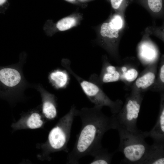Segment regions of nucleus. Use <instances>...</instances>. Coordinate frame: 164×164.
Returning a JSON list of instances; mask_svg holds the SVG:
<instances>
[{"label":"nucleus","mask_w":164,"mask_h":164,"mask_svg":"<svg viewBox=\"0 0 164 164\" xmlns=\"http://www.w3.org/2000/svg\"><path fill=\"white\" fill-rule=\"evenodd\" d=\"M126 70L121 74V79L126 85H129L133 83L139 74L138 68L134 65L125 63Z\"/></svg>","instance_id":"nucleus-16"},{"label":"nucleus","mask_w":164,"mask_h":164,"mask_svg":"<svg viewBox=\"0 0 164 164\" xmlns=\"http://www.w3.org/2000/svg\"><path fill=\"white\" fill-rule=\"evenodd\" d=\"M109 22L119 30H120L122 27L123 20L121 16L119 15H116L114 16Z\"/></svg>","instance_id":"nucleus-20"},{"label":"nucleus","mask_w":164,"mask_h":164,"mask_svg":"<svg viewBox=\"0 0 164 164\" xmlns=\"http://www.w3.org/2000/svg\"><path fill=\"white\" fill-rule=\"evenodd\" d=\"M163 56L161 59L158 72L155 82L149 90L153 92L164 91V60Z\"/></svg>","instance_id":"nucleus-15"},{"label":"nucleus","mask_w":164,"mask_h":164,"mask_svg":"<svg viewBox=\"0 0 164 164\" xmlns=\"http://www.w3.org/2000/svg\"><path fill=\"white\" fill-rule=\"evenodd\" d=\"M119 31L120 30L109 22L104 23L102 24L101 28L100 33L103 37L110 39H115L118 37Z\"/></svg>","instance_id":"nucleus-17"},{"label":"nucleus","mask_w":164,"mask_h":164,"mask_svg":"<svg viewBox=\"0 0 164 164\" xmlns=\"http://www.w3.org/2000/svg\"><path fill=\"white\" fill-rule=\"evenodd\" d=\"M120 142L118 150L122 152L124 159L121 162L142 164L149 145L145 141V131L139 130L132 132L118 127Z\"/></svg>","instance_id":"nucleus-3"},{"label":"nucleus","mask_w":164,"mask_h":164,"mask_svg":"<svg viewBox=\"0 0 164 164\" xmlns=\"http://www.w3.org/2000/svg\"><path fill=\"white\" fill-rule=\"evenodd\" d=\"M76 20L72 17H66L59 20L56 24L57 28L60 31L67 30L74 26Z\"/></svg>","instance_id":"nucleus-18"},{"label":"nucleus","mask_w":164,"mask_h":164,"mask_svg":"<svg viewBox=\"0 0 164 164\" xmlns=\"http://www.w3.org/2000/svg\"><path fill=\"white\" fill-rule=\"evenodd\" d=\"M149 8L153 12H160L162 7V0H147Z\"/></svg>","instance_id":"nucleus-19"},{"label":"nucleus","mask_w":164,"mask_h":164,"mask_svg":"<svg viewBox=\"0 0 164 164\" xmlns=\"http://www.w3.org/2000/svg\"><path fill=\"white\" fill-rule=\"evenodd\" d=\"M68 0L70 1H73L74 0Z\"/></svg>","instance_id":"nucleus-23"},{"label":"nucleus","mask_w":164,"mask_h":164,"mask_svg":"<svg viewBox=\"0 0 164 164\" xmlns=\"http://www.w3.org/2000/svg\"><path fill=\"white\" fill-rule=\"evenodd\" d=\"M116 152L109 153L107 149L102 148L92 156L93 160L90 163L91 164H110L113 156Z\"/></svg>","instance_id":"nucleus-14"},{"label":"nucleus","mask_w":164,"mask_h":164,"mask_svg":"<svg viewBox=\"0 0 164 164\" xmlns=\"http://www.w3.org/2000/svg\"><path fill=\"white\" fill-rule=\"evenodd\" d=\"M124 0H110L112 7L115 9H118Z\"/></svg>","instance_id":"nucleus-21"},{"label":"nucleus","mask_w":164,"mask_h":164,"mask_svg":"<svg viewBox=\"0 0 164 164\" xmlns=\"http://www.w3.org/2000/svg\"><path fill=\"white\" fill-rule=\"evenodd\" d=\"M43 97L42 113L47 120L54 119L57 114L55 97L48 93H45Z\"/></svg>","instance_id":"nucleus-11"},{"label":"nucleus","mask_w":164,"mask_h":164,"mask_svg":"<svg viewBox=\"0 0 164 164\" xmlns=\"http://www.w3.org/2000/svg\"><path fill=\"white\" fill-rule=\"evenodd\" d=\"M76 109L74 105L71 106L69 112L59 119L50 131L47 140L39 146L41 152L39 156L40 159L50 160V154L55 152H68L67 145Z\"/></svg>","instance_id":"nucleus-2"},{"label":"nucleus","mask_w":164,"mask_h":164,"mask_svg":"<svg viewBox=\"0 0 164 164\" xmlns=\"http://www.w3.org/2000/svg\"><path fill=\"white\" fill-rule=\"evenodd\" d=\"M164 142L149 145L142 164H164Z\"/></svg>","instance_id":"nucleus-10"},{"label":"nucleus","mask_w":164,"mask_h":164,"mask_svg":"<svg viewBox=\"0 0 164 164\" xmlns=\"http://www.w3.org/2000/svg\"><path fill=\"white\" fill-rule=\"evenodd\" d=\"M157 67V60L150 63L131 85V91L144 93L149 90L155 80Z\"/></svg>","instance_id":"nucleus-6"},{"label":"nucleus","mask_w":164,"mask_h":164,"mask_svg":"<svg viewBox=\"0 0 164 164\" xmlns=\"http://www.w3.org/2000/svg\"><path fill=\"white\" fill-rule=\"evenodd\" d=\"M7 1V0H0V8L6 4Z\"/></svg>","instance_id":"nucleus-22"},{"label":"nucleus","mask_w":164,"mask_h":164,"mask_svg":"<svg viewBox=\"0 0 164 164\" xmlns=\"http://www.w3.org/2000/svg\"><path fill=\"white\" fill-rule=\"evenodd\" d=\"M46 121L42 113L32 111L21 116L11 126L14 131L24 129H36L43 127Z\"/></svg>","instance_id":"nucleus-8"},{"label":"nucleus","mask_w":164,"mask_h":164,"mask_svg":"<svg viewBox=\"0 0 164 164\" xmlns=\"http://www.w3.org/2000/svg\"><path fill=\"white\" fill-rule=\"evenodd\" d=\"M144 93L131 91L126 95L124 104L119 111L111 116L116 127L135 132L139 130L137 122Z\"/></svg>","instance_id":"nucleus-5"},{"label":"nucleus","mask_w":164,"mask_h":164,"mask_svg":"<svg viewBox=\"0 0 164 164\" xmlns=\"http://www.w3.org/2000/svg\"><path fill=\"white\" fill-rule=\"evenodd\" d=\"M160 101L159 113L155 124L149 132L145 131L146 137H150L154 142H164V93H160Z\"/></svg>","instance_id":"nucleus-9"},{"label":"nucleus","mask_w":164,"mask_h":164,"mask_svg":"<svg viewBox=\"0 0 164 164\" xmlns=\"http://www.w3.org/2000/svg\"><path fill=\"white\" fill-rule=\"evenodd\" d=\"M102 108L94 106L76 109V116L80 118L82 126L74 147L68 155L67 163L78 164L80 158L88 155L92 156L103 147L101 141L105 133L116 129L111 116L104 114Z\"/></svg>","instance_id":"nucleus-1"},{"label":"nucleus","mask_w":164,"mask_h":164,"mask_svg":"<svg viewBox=\"0 0 164 164\" xmlns=\"http://www.w3.org/2000/svg\"><path fill=\"white\" fill-rule=\"evenodd\" d=\"M49 78L53 85L58 89H65L70 80V73L66 69H57L52 72Z\"/></svg>","instance_id":"nucleus-12"},{"label":"nucleus","mask_w":164,"mask_h":164,"mask_svg":"<svg viewBox=\"0 0 164 164\" xmlns=\"http://www.w3.org/2000/svg\"><path fill=\"white\" fill-rule=\"evenodd\" d=\"M121 73L118 67L112 65L106 59L103 60L102 68L99 76L91 75L89 80L95 82L102 87L106 83L115 82L121 79Z\"/></svg>","instance_id":"nucleus-7"},{"label":"nucleus","mask_w":164,"mask_h":164,"mask_svg":"<svg viewBox=\"0 0 164 164\" xmlns=\"http://www.w3.org/2000/svg\"><path fill=\"white\" fill-rule=\"evenodd\" d=\"M62 65L75 78L84 93L95 106L108 107L113 114L119 111L123 104L121 100H112L103 91L102 86L95 82L86 80L76 74L71 69L70 61L63 60Z\"/></svg>","instance_id":"nucleus-4"},{"label":"nucleus","mask_w":164,"mask_h":164,"mask_svg":"<svg viewBox=\"0 0 164 164\" xmlns=\"http://www.w3.org/2000/svg\"><path fill=\"white\" fill-rule=\"evenodd\" d=\"M21 76L16 70L9 68L0 70V81L5 86L13 87L20 82Z\"/></svg>","instance_id":"nucleus-13"}]
</instances>
